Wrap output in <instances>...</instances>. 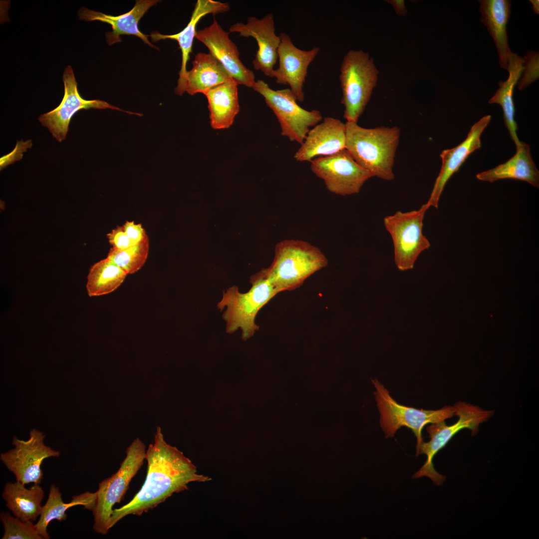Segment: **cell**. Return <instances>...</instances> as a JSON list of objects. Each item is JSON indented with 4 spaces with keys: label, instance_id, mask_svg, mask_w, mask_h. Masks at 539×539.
<instances>
[{
    "label": "cell",
    "instance_id": "1",
    "mask_svg": "<svg viewBox=\"0 0 539 539\" xmlns=\"http://www.w3.org/2000/svg\"><path fill=\"white\" fill-rule=\"evenodd\" d=\"M147 473L140 491L127 504L113 510L110 529L128 515L141 516L164 502L174 493L188 489L191 482H205L211 479L197 473L196 466L176 447L167 444L160 427L154 442L146 451Z\"/></svg>",
    "mask_w": 539,
    "mask_h": 539
},
{
    "label": "cell",
    "instance_id": "2",
    "mask_svg": "<svg viewBox=\"0 0 539 539\" xmlns=\"http://www.w3.org/2000/svg\"><path fill=\"white\" fill-rule=\"evenodd\" d=\"M345 149L362 168L381 179H394V159L400 129L396 126L374 128L346 122Z\"/></svg>",
    "mask_w": 539,
    "mask_h": 539
},
{
    "label": "cell",
    "instance_id": "3",
    "mask_svg": "<svg viewBox=\"0 0 539 539\" xmlns=\"http://www.w3.org/2000/svg\"><path fill=\"white\" fill-rule=\"evenodd\" d=\"M327 264V258L317 247L302 240H284L276 245L273 262L264 270L279 293L299 287Z\"/></svg>",
    "mask_w": 539,
    "mask_h": 539
},
{
    "label": "cell",
    "instance_id": "4",
    "mask_svg": "<svg viewBox=\"0 0 539 539\" xmlns=\"http://www.w3.org/2000/svg\"><path fill=\"white\" fill-rule=\"evenodd\" d=\"M252 286L247 292L242 293L234 285L223 291L222 298L218 303L220 311L226 308L223 318L226 322L227 332L232 333L240 328L242 338H251L259 326L255 319L259 310L278 293L268 277L264 269L251 277Z\"/></svg>",
    "mask_w": 539,
    "mask_h": 539
},
{
    "label": "cell",
    "instance_id": "5",
    "mask_svg": "<svg viewBox=\"0 0 539 539\" xmlns=\"http://www.w3.org/2000/svg\"><path fill=\"white\" fill-rule=\"evenodd\" d=\"M378 73L367 52L351 49L344 55L339 79L346 122L357 123L377 84Z\"/></svg>",
    "mask_w": 539,
    "mask_h": 539
},
{
    "label": "cell",
    "instance_id": "6",
    "mask_svg": "<svg viewBox=\"0 0 539 539\" xmlns=\"http://www.w3.org/2000/svg\"><path fill=\"white\" fill-rule=\"evenodd\" d=\"M145 455V444L139 438L135 439L127 449L118 470L99 483L92 510L93 528L96 533L106 535L110 529L113 507L122 499L131 480L143 465Z\"/></svg>",
    "mask_w": 539,
    "mask_h": 539
},
{
    "label": "cell",
    "instance_id": "7",
    "mask_svg": "<svg viewBox=\"0 0 539 539\" xmlns=\"http://www.w3.org/2000/svg\"><path fill=\"white\" fill-rule=\"evenodd\" d=\"M374 395L380 413V426L386 438L393 437L401 427L410 428L417 438L416 452L424 442L422 431L428 424L445 421L455 415L454 406H446L436 410H425L407 407L398 403L378 380H373Z\"/></svg>",
    "mask_w": 539,
    "mask_h": 539
},
{
    "label": "cell",
    "instance_id": "8",
    "mask_svg": "<svg viewBox=\"0 0 539 539\" xmlns=\"http://www.w3.org/2000/svg\"><path fill=\"white\" fill-rule=\"evenodd\" d=\"M454 406L455 415L459 417L457 422L448 426L445 421H442L427 426L426 429L430 440L428 442H423L416 452L417 455L425 454L427 459L424 465L414 474V478L425 476L431 479L436 485H442L446 477L435 470L433 464L435 455L461 430L469 429L473 435L476 434L480 424L487 421L493 412L461 401L458 402Z\"/></svg>",
    "mask_w": 539,
    "mask_h": 539
},
{
    "label": "cell",
    "instance_id": "9",
    "mask_svg": "<svg viewBox=\"0 0 539 539\" xmlns=\"http://www.w3.org/2000/svg\"><path fill=\"white\" fill-rule=\"evenodd\" d=\"M253 88L264 98L266 104L276 116L281 135L291 141L301 145L310 128L322 119L319 111H309L301 107L290 88L275 90L260 79L256 81Z\"/></svg>",
    "mask_w": 539,
    "mask_h": 539
},
{
    "label": "cell",
    "instance_id": "10",
    "mask_svg": "<svg viewBox=\"0 0 539 539\" xmlns=\"http://www.w3.org/2000/svg\"><path fill=\"white\" fill-rule=\"evenodd\" d=\"M429 208L425 204L417 210L397 211L384 218L393 243L395 262L401 271L413 269L419 255L430 247L422 232L425 214Z\"/></svg>",
    "mask_w": 539,
    "mask_h": 539
},
{
    "label": "cell",
    "instance_id": "11",
    "mask_svg": "<svg viewBox=\"0 0 539 539\" xmlns=\"http://www.w3.org/2000/svg\"><path fill=\"white\" fill-rule=\"evenodd\" d=\"M29 435L26 441L14 436L12 442L14 448L1 453L0 459L14 475L16 481L24 485L40 484L43 478L41 469L43 461L49 457H58L60 452L44 444L43 432L34 428Z\"/></svg>",
    "mask_w": 539,
    "mask_h": 539
},
{
    "label": "cell",
    "instance_id": "12",
    "mask_svg": "<svg viewBox=\"0 0 539 539\" xmlns=\"http://www.w3.org/2000/svg\"><path fill=\"white\" fill-rule=\"evenodd\" d=\"M310 169L324 181L328 191L343 196L358 194L364 183L373 177L346 149L332 155L314 158L310 162Z\"/></svg>",
    "mask_w": 539,
    "mask_h": 539
},
{
    "label": "cell",
    "instance_id": "13",
    "mask_svg": "<svg viewBox=\"0 0 539 539\" xmlns=\"http://www.w3.org/2000/svg\"><path fill=\"white\" fill-rule=\"evenodd\" d=\"M62 79L64 94L60 104L54 109L41 115L38 118L41 124L47 128L53 137L59 142L65 139L73 116L82 109L109 108L124 111L130 114L142 115L137 113L124 111L103 100H89L83 98L78 92L77 84L70 65L65 68Z\"/></svg>",
    "mask_w": 539,
    "mask_h": 539
},
{
    "label": "cell",
    "instance_id": "14",
    "mask_svg": "<svg viewBox=\"0 0 539 539\" xmlns=\"http://www.w3.org/2000/svg\"><path fill=\"white\" fill-rule=\"evenodd\" d=\"M196 38L204 44L211 54L221 64L238 85L253 88L255 76L240 58L239 50L217 20L209 26L197 31Z\"/></svg>",
    "mask_w": 539,
    "mask_h": 539
},
{
    "label": "cell",
    "instance_id": "15",
    "mask_svg": "<svg viewBox=\"0 0 539 539\" xmlns=\"http://www.w3.org/2000/svg\"><path fill=\"white\" fill-rule=\"evenodd\" d=\"M279 36V65L277 69H274L272 77L275 78L278 84L288 85L297 101L303 102V86L307 69L320 51V48L314 46L308 50H302L294 45L287 34L281 32Z\"/></svg>",
    "mask_w": 539,
    "mask_h": 539
},
{
    "label": "cell",
    "instance_id": "16",
    "mask_svg": "<svg viewBox=\"0 0 539 539\" xmlns=\"http://www.w3.org/2000/svg\"><path fill=\"white\" fill-rule=\"evenodd\" d=\"M275 31L272 13H268L261 18L250 16L246 23L237 22L229 28V32H237L240 36L253 37L256 39L258 49L253 61L254 67L270 77H272L273 67L278 59L280 43V36L277 35Z\"/></svg>",
    "mask_w": 539,
    "mask_h": 539
},
{
    "label": "cell",
    "instance_id": "17",
    "mask_svg": "<svg viewBox=\"0 0 539 539\" xmlns=\"http://www.w3.org/2000/svg\"><path fill=\"white\" fill-rule=\"evenodd\" d=\"M346 125L339 119L324 117L310 129L294 155L298 162H311L318 157L332 155L345 149Z\"/></svg>",
    "mask_w": 539,
    "mask_h": 539
},
{
    "label": "cell",
    "instance_id": "18",
    "mask_svg": "<svg viewBox=\"0 0 539 539\" xmlns=\"http://www.w3.org/2000/svg\"><path fill=\"white\" fill-rule=\"evenodd\" d=\"M491 119V115L481 118L471 128L467 138L458 146L444 150L440 154L442 165L427 204L438 208L444 187L451 177L457 172L468 157L481 147V136Z\"/></svg>",
    "mask_w": 539,
    "mask_h": 539
},
{
    "label": "cell",
    "instance_id": "19",
    "mask_svg": "<svg viewBox=\"0 0 539 539\" xmlns=\"http://www.w3.org/2000/svg\"><path fill=\"white\" fill-rule=\"evenodd\" d=\"M158 2V0H136L135 5L129 11L118 16L105 14L84 7L79 10L78 15L80 19L87 21L99 20L110 24L112 30L106 34V41L109 45L120 42L121 35H133L139 37L149 46L158 49L148 40V37L150 35L143 33L138 28L140 19L151 7Z\"/></svg>",
    "mask_w": 539,
    "mask_h": 539
},
{
    "label": "cell",
    "instance_id": "20",
    "mask_svg": "<svg viewBox=\"0 0 539 539\" xmlns=\"http://www.w3.org/2000/svg\"><path fill=\"white\" fill-rule=\"evenodd\" d=\"M228 3L213 0H198L191 19L187 25L178 33L170 35L152 32L150 36L153 42L161 39H170L176 40L182 52V64L179 71L178 84L175 90L177 95H182L184 92L185 82L187 72V64L189 54L192 52L193 40L196 34V26L200 20L208 14H217L228 11Z\"/></svg>",
    "mask_w": 539,
    "mask_h": 539
},
{
    "label": "cell",
    "instance_id": "21",
    "mask_svg": "<svg viewBox=\"0 0 539 539\" xmlns=\"http://www.w3.org/2000/svg\"><path fill=\"white\" fill-rule=\"evenodd\" d=\"M481 21L492 37L499 56L501 67L507 70L508 59L512 53L507 32V24L511 14V1L508 0H479Z\"/></svg>",
    "mask_w": 539,
    "mask_h": 539
},
{
    "label": "cell",
    "instance_id": "22",
    "mask_svg": "<svg viewBox=\"0 0 539 539\" xmlns=\"http://www.w3.org/2000/svg\"><path fill=\"white\" fill-rule=\"evenodd\" d=\"M516 149V154L508 161L477 174V178L490 183L501 179H516L539 188V171L532 159L530 146L521 142Z\"/></svg>",
    "mask_w": 539,
    "mask_h": 539
},
{
    "label": "cell",
    "instance_id": "23",
    "mask_svg": "<svg viewBox=\"0 0 539 539\" xmlns=\"http://www.w3.org/2000/svg\"><path fill=\"white\" fill-rule=\"evenodd\" d=\"M233 79L223 66L211 54L198 53L193 67L186 74L184 92L193 95L205 94L210 89Z\"/></svg>",
    "mask_w": 539,
    "mask_h": 539
},
{
    "label": "cell",
    "instance_id": "24",
    "mask_svg": "<svg viewBox=\"0 0 539 539\" xmlns=\"http://www.w3.org/2000/svg\"><path fill=\"white\" fill-rule=\"evenodd\" d=\"M238 83L234 80L217 85L204 95L208 102L211 127L215 130L228 129L240 111Z\"/></svg>",
    "mask_w": 539,
    "mask_h": 539
},
{
    "label": "cell",
    "instance_id": "25",
    "mask_svg": "<svg viewBox=\"0 0 539 539\" xmlns=\"http://www.w3.org/2000/svg\"><path fill=\"white\" fill-rule=\"evenodd\" d=\"M44 491L39 484H34L26 488L22 483L7 482L4 488L2 497L6 506L13 515L23 522L35 521L40 516L44 497Z\"/></svg>",
    "mask_w": 539,
    "mask_h": 539
},
{
    "label": "cell",
    "instance_id": "26",
    "mask_svg": "<svg viewBox=\"0 0 539 539\" xmlns=\"http://www.w3.org/2000/svg\"><path fill=\"white\" fill-rule=\"evenodd\" d=\"M524 62L523 57L512 52L508 61L509 77L506 81H500L498 83L499 88L489 100L490 104L496 103L502 107L506 126L516 146L519 145L521 141L517 133L518 126L515 120L513 93L514 88L524 71Z\"/></svg>",
    "mask_w": 539,
    "mask_h": 539
},
{
    "label": "cell",
    "instance_id": "27",
    "mask_svg": "<svg viewBox=\"0 0 539 539\" xmlns=\"http://www.w3.org/2000/svg\"><path fill=\"white\" fill-rule=\"evenodd\" d=\"M61 496L62 494L58 487L55 484H51L48 499L42 506L38 521L35 524L37 532L43 539L50 538L47 529L52 521L56 520L62 522L66 520L67 518L66 511L77 505H82L85 508L92 510L95 498V493L86 492L72 497L70 502L65 503L63 502Z\"/></svg>",
    "mask_w": 539,
    "mask_h": 539
},
{
    "label": "cell",
    "instance_id": "28",
    "mask_svg": "<svg viewBox=\"0 0 539 539\" xmlns=\"http://www.w3.org/2000/svg\"><path fill=\"white\" fill-rule=\"evenodd\" d=\"M128 274L106 258L93 264L89 269L86 285L90 297L109 294L118 288Z\"/></svg>",
    "mask_w": 539,
    "mask_h": 539
},
{
    "label": "cell",
    "instance_id": "29",
    "mask_svg": "<svg viewBox=\"0 0 539 539\" xmlns=\"http://www.w3.org/2000/svg\"><path fill=\"white\" fill-rule=\"evenodd\" d=\"M149 239L131 247L117 250L111 248L106 258L119 266L128 274L138 271L145 264L149 253Z\"/></svg>",
    "mask_w": 539,
    "mask_h": 539
},
{
    "label": "cell",
    "instance_id": "30",
    "mask_svg": "<svg viewBox=\"0 0 539 539\" xmlns=\"http://www.w3.org/2000/svg\"><path fill=\"white\" fill-rule=\"evenodd\" d=\"M0 518L4 528L2 539H43L31 521H22L3 512Z\"/></svg>",
    "mask_w": 539,
    "mask_h": 539
},
{
    "label": "cell",
    "instance_id": "31",
    "mask_svg": "<svg viewBox=\"0 0 539 539\" xmlns=\"http://www.w3.org/2000/svg\"><path fill=\"white\" fill-rule=\"evenodd\" d=\"M524 73L519 83V89L522 90L539 78V54L531 51L524 58Z\"/></svg>",
    "mask_w": 539,
    "mask_h": 539
},
{
    "label": "cell",
    "instance_id": "32",
    "mask_svg": "<svg viewBox=\"0 0 539 539\" xmlns=\"http://www.w3.org/2000/svg\"><path fill=\"white\" fill-rule=\"evenodd\" d=\"M112 248L123 250L133 246L122 226H118L106 235Z\"/></svg>",
    "mask_w": 539,
    "mask_h": 539
},
{
    "label": "cell",
    "instance_id": "33",
    "mask_svg": "<svg viewBox=\"0 0 539 539\" xmlns=\"http://www.w3.org/2000/svg\"><path fill=\"white\" fill-rule=\"evenodd\" d=\"M122 227L133 245L149 239L141 224H136L133 221H127Z\"/></svg>",
    "mask_w": 539,
    "mask_h": 539
},
{
    "label": "cell",
    "instance_id": "34",
    "mask_svg": "<svg viewBox=\"0 0 539 539\" xmlns=\"http://www.w3.org/2000/svg\"><path fill=\"white\" fill-rule=\"evenodd\" d=\"M31 144L30 140L26 142H17L15 148L11 153L0 158V170L15 161L21 159L23 152L26 151L27 148H30Z\"/></svg>",
    "mask_w": 539,
    "mask_h": 539
},
{
    "label": "cell",
    "instance_id": "35",
    "mask_svg": "<svg viewBox=\"0 0 539 539\" xmlns=\"http://www.w3.org/2000/svg\"><path fill=\"white\" fill-rule=\"evenodd\" d=\"M388 2L392 5L396 14L398 15L404 16L407 14L408 11L405 5L404 0H388Z\"/></svg>",
    "mask_w": 539,
    "mask_h": 539
},
{
    "label": "cell",
    "instance_id": "36",
    "mask_svg": "<svg viewBox=\"0 0 539 539\" xmlns=\"http://www.w3.org/2000/svg\"><path fill=\"white\" fill-rule=\"evenodd\" d=\"M530 1L533 4V11L537 14L539 12V0H530Z\"/></svg>",
    "mask_w": 539,
    "mask_h": 539
}]
</instances>
